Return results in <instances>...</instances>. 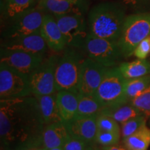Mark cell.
<instances>
[{"instance_id":"6da1fadb","label":"cell","mask_w":150,"mask_h":150,"mask_svg":"<svg viewBox=\"0 0 150 150\" xmlns=\"http://www.w3.org/2000/svg\"><path fill=\"white\" fill-rule=\"evenodd\" d=\"M45 125L35 96L0 100L1 150L42 149Z\"/></svg>"},{"instance_id":"7a4b0ae2","label":"cell","mask_w":150,"mask_h":150,"mask_svg":"<svg viewBox=\"0 0 150 150\" xmlns=\"http://www.w3.org/2000/svg\"><path fill=\"white\" fill-rule=\"evenodd\" d=\"M125 6L118 1L99 4L88 14V29L93 36L118 41L126 19Z\"/></svg>"},{"instance_id":"3957f363","label":"cell","mask_w":150,"mask_h":150,"mask_svg":"<svg viewBox=\"0 0 150 150\" xmlns=\"http://www.w3.org/2000/svg\"><path fill=\"white\" fill-rule=\"evenodd\" d=\"M85 59L81 54L74 49L65 50L56 65V91H69L79 93L82 65Z\"/></svg>"},{"instance_id":"277c9868","label":"cell","mask_w":150,"mask_h":150,"mask_svg":"<svg viewBox=\"0 0 150 150\" xmlns=\"http://www.w3.org/2000/svg\"><path fill=\"white\" fill-rule=\"evenodd\" d=\"M150 35V13H140L125 19L118 43L123 56L128 58L137 46Z\"/></svg>"},{"instance_id":"5b68a950","label":"cell","mask_w":150,"mask_h":150,"mask_svg":"<svg viewBox=\"0 0 150 150\" xmlns=\"http://www.w3.org/2000/svg\"><path fill=\"white\" fill-rule=\"evenodd\" d=\"M127 81L119 67L108 68L95 97L103 107L125 104L129 102L126 95Z\"/></svg>"},{"instance_id":"8992f818","label":"cell","mask_w":150,"mask_h":150,"mask_svg":"<svg viewBox=\"0 0 150 150\" xmlns=\"http://www.w3.org/2000/svg\"><path fill=\"white\" fill-rule=\"evenodd\" d=\"M88 59L107 67H113L122 56L118 41H113L88 34L81 47Z\"/></svg>"},{"instance_id":"52a82bcc","label":"cell","mask_w":150,"mask_h":150,"mask_svg":"<svg viewBox=\"0 0 150 150\" xmlns=\"http://www.w3.org/2000/svg\"><path fill=\"white\" fill-rule=\"evenodd\" d=\"M31 95L29 75L0 63V99L20 98Z\"/></svg>"},{"instance_id":"ba28073f","label":"cell","mask_w":150,"mask_h":150,"mask_svg":"<svg viewBox=\"0 0 150 150\" xmlns=\"http://www.w3.org/2000/svg\"><path fill=\"white\" fill-rule=\"evenodd\" d=\"M45 15V13L37 5L21 16L10 20L2 32L4 39H13L40 33Z\"/></svg>"},{"instance_id":"9c48e42d","label":"cell","mask_w":150,"mask_h":150,"mask_svg":"<svg viewBox=\"0 0 150 150\" xmlns=\"http://www.w3.org/2000/svg\"><path fill=\"white\" fill-rule=\"evenodd\" d=\"M59 59L51 56L45 59L41 64L29 74L31 94L33 96L56 93L55 72Z\"/></svg>"},{"instance_id":"30bf717a","label":"cell","mask_w":150,"mask_h":150,"mask_svg":"<svg viewBox=\"0 0 150 150\" xmlns=\"http://www.w3.org/2000/svg\"><path fill=\"white\" fill-rule=\"evenodd\" d=\"M53 16L64 37L67 46L71 48H81L89 34L83 15L68 14Z\"/></svg>"},{"instance_id":"8fae6325","label":"cell","mask_w":150,"mask_h":150,"mask_svg":"<svg viewBox=\"0 0 150 150\" xmlns=\"http://www.w3.org/2000/svg\"><path fill=\"white\" fill-rule=\"evenodd\" d=\"M108 68L91 59H86L82 65L79 83V95L95 96Z\"/></svg>"},{"instance_id":"7c38bea8","label":"cell","mask_w":150,"mask_h":150,"mask_svg":"<svg viewBox=\"0 0 150 150\" xmlns=\"http://www.w3.org/2000/svg\"><path fill=\"white\" fill-rule=\"evenodd\" d=\"M0 63H4L24 74L29 75L41 64L45 58L44 54L11 51L1 49Z\"/></svg>"},{"instance_id":"4fadbf2b","label":"cell","mask_w":150,"mask_h":150,"mask_svg":"<svg viewBox=\"0 0 150 150\" xmlns=\"http://www.w3.org/2000/svg\"><path fill=\"white\" fill-rule=\"evenodd\" d=\"M38 6L45 13L52 16L81 14L88 9L87 0H42Z\"/></svg>"},{"instance_id":"5bb4252c","label":"cell","mask_w":150,"mask_h":150,"mask_svg":"<svg viewBox=\"0 0 150 150\" xmlns=\"http://www.w3.org/2000/svg\"><path fill=\"white\" fill-rule=\"evenodd\" d=\"M47 46L40 33H36L27 36L4 40L1 45V49L45 55Z\"/></svg>"},{"instance_id":"9a60e30c","label":"cell","mask_w":150,"mask_h":150,"mask_svg":"<svg viewBox=\"0 0 150 150\" xmlns=\"http://www.w3.org/2000/svg\"><path fill=\"white\" fill-rule=\"evenodd\" d=\"M96 115L90 117H74L69 122H64L70 136L83 140L88 145L95 142L97 132Z\"/></svg>"},{"instance_id":"2e32d148","label":"cell","mask_w":150,"mask_h":150,"mask_svg":"<svg viewBox=\"0 0 150 150\" xmlns=\"http://www.w3.org/2000/svg\"><path fill=\"white\" fill-rule=\"evenodd\" d=\"M40 33L42 35L47 45L54 52H59L66 47L65 40L60 30L56 19L52 15L44 16Z\"/></svg>"},{"instance_id":"e0dca14e","label":"cell","mask_w":150,"mask_h":150,"mask_svg":"<svg viewBox=\"0 0 150 150\" xmlns=\"http://www.w3.org/2000/svg\"><path fill=\"white\" fill-rule=\"evenodd\" d=\"M69 136L70 134L63 122L47 125L42 134V149L63 147Z\"/></svg>"},{"instance_id":"ac0fdd59","label":"cell","mask_w":150,"mask_h":150,"mask_svg":"<svg viewBox=\"0 0 150 150\" xmlns=\"http://www.w3.org/2000/svg\"><path fill=\"white\" fill-rule=\"evenodd\" d=\"M79 94L69 91L56 93V101L60 115L63 122L72 120L76 115Z\"/></svg>"},{"instance_id":"d6986e66","label":"cell","mask_w":150,"mask_h":150,"mask_svg":"<svg viewBox=\"0 0 150 150\" xmlns=\"http://www.w3.org/2000/svg\"><path fill=\"white\" fill-rule=\"evenodd\" d=\"M36 0H1V16L10 21L36 6Z\"/></svg>"},{"instance_id":"ffe728a7","label":"cell","mask_w":150,"mask_h":150,"mask_svg":"<svg viewBox=\"0 0 150 150\" xmlns=\"http://www.w3.org/2000/svg\"><path fill=\"white\" fill-rule=\"evenodd\" d=\"M35 97L38 102L41 115L45 126L52 123L63 122L56 101V93Z\"/></svg>"},{"instance_id":"44dd1931","label":"cell","mask_w":150,"mask_h":150,"mask_svg":"<svg viewBox=\"0 0 150 150\" xmlns=\"http://www.w3.org/2000/svg\"><path fill=\"white\" fill-rule=\"evenodd\" d=\"M103 115L109 116L114 119L117 122L123 124L129 120L144 115L140 110L133 105L130 102L125 104L115 105L104 107L99 112Z\"/></svg>"},{"instance_id":"7402d4cb","label":"cell","mask_w":150,"mask_h":150,"mask_svg":"<svg viewBox=\"0 0 150 150\" xmlns=\"http://www.w3.org/2000/svg\"><path fill=\"white\" fill-rule=\"evenodd\" d=\"M119 69L126 79H134L150 74V62L145 59L125 62L120 65Z\"/></svg>"},{"instance_id":"603a6c76","label":"cell","mask_w":150,"mask_h":150,"mask_svg":"<svg viewBox=\"0 0 150 150\" xmlns=\"http://www.w3.org/2000/svg\"><path fill=\"white\" fill-rule=\"evenodd\" d=\"M122 140L127 150H147L150 145V129L147 126L143 127Z\"/></svg>"},{"instance_id":"cb8c5ba5","label":"cell","mask_w":150,"mask_h":150,"mask_svg":"<svg viewBox=\"0 0 150 150\" xmlns=\"http://www.w3.org/2000/svg\"><path fill=\"white\" fill-rule=\"evenodd\" d=\"M104 108L95 96L79 95L76 117H90L98 115ZM75 116V117H76Z\"/></svg>"},{"instance_id":"d4e9b609","label":"cell","mask_w":150,"mask_h":150,"mask_svg":"<svg viewBox=\"0 0 150 150\" xmlns=\"http://www.w3.org/2000/svg\"><path fill=\"white\" fill-rule=\"evenodd\" d=\"M150 86V74L142 77L127 79L126 84V95L130 102L135 97L145 91Z\"/></svg>"},{"instance_id":"484cf974","label":"cell","mask_w":150,"mask_h":150,"mask_svg":"<svg viewBox=\"0 0 150 150\" xmlns=\"http://www.w3.org/2000/svg\"><path fill=\"white\" fill-rule=\"evenodd\" d=\"M146 122L147 117L145 115H141L122 124L120 129L122 140L126 139L127 138L139 131L143 127L146 126Z\"/></svg>"},{"instance_id":"4316f807","label":"cell","mask_w":150,"mask_h":150,"mask_svg":"<svg viewBox=\"0 0 150 150\" xmlns=\"http://www.w3.org/2000/svg\"><path fill=\"white\" fill-rule=\"evenodd\" d=\"M130 102L147 117H150V86Z\"/></svg>"},{"instance_id":"83f0119b","label":"cell","mask_w":150,"mask_h":150,"mask_svg":"<svg viewBox=\"0 0 150 150\" xmlns=\"http://www.w3.org/2000/svg\"><path fill=\"white\" fill-rule=\"evenodd\" d=\"M120 134L97 129L95 142L102 145V147L117 145L120 139Z\"/></svg>"},{"instance_id":"f1b7e54d","label":"cell","mask_w":150,"mask_h":150,"mask_svg":"<svg viewBox=\"0 0 150 150\" xmlns=\"http://www.w3.org/2000/svg\"><path fill=\"white\" fill-rule=\"evenodd\" d=\"M97 129L105 131H110L121 134L119 123L109 116L99 113L97 117Z\"/></svg>"},{"instance_id":"f546056e","label":"cell","mask_w":150,"mask_h":150,"mask_svg":"<svg viewBox=\"0 0 150 150\" xmlns=\"http://www.w3.org/2000/svg\"><path fill=\"white\" fill-rule=\"evenodd\" d=\"M88 145L86 142L70 135L63 147L64 150H85Z\"/></svg>"},{"instance_id":"4dcf8cb0","label":"cell","mask_w":150,"mask_h":150,"mask_svg":"<svg viewBox=\"0 0 150 150\" xmlns=\"http://www.w3.org/2000/svg\"><path fill=\"white\" fill-rule=\"evenodd\" d=\"M150 52V36L145 38L137 46L134 54L138 59H145Z\"/></svg>"},{"instance_id":"1f68e13d","label":"cell","mask_w":150,"mask_h":150,"mask_svg":"<svg viewBox=\"0 0 150 150\" xmlns=\"http://www.w3.org/2000/svg\"><path fill=\"white\" fill-rule=\"evenodd\" d=\"M118 2L122 4L125 6L134 8H140L147 6L150 4V0H117Z\"/></svg>"},{"instance_id":"d6a6232c","label":"cell","mask_w":150,"mask_h":150,"mask_svg":"<svg viewBox=\"0 0 150 150\" xmlns=\"http://www.w3.org/2000/svg\"><path fill=\"white\" fill-rule=\"evenodd\" d=\"M102 148L103 150H127L125 147L118 145L108 146V147H102Z\"/></svg>"},{"instance_id":"836d02e7","label":"cell","mask_w":150,"mask_h":150,"mask_svg":"<svg viewBox=\"0 0 150 150\" xmlns=\"http://www.w3.org/2000/svg\"><path fill=\"white\" fill-rule=\"evenodd\" d=\"M44 150H64V149H63V147H55V148H52V149H44Z\"/></svg>"},{"instance_id":"e575fe53","label":"cell","mask_w":150,"mask_h":150,"mask_svg":"<svg viewBox=\"0 0 150 150\" xmlns=\"http://www.w3.org/2000/svg\"><path fill=\"white\" fill-rule=\"evenodd\" d=\"M95 149H96V147H93V146L89 145L87 147H86V149L85 150H95Z\"/></svg>"},{"instance_id":"d590c367","label":"cell","mask_w":150,"mask_h":150,"mask_svg":"<svg viewBox=\"0 0 150 150\" xmlns=\"http://www.w3.org/2000/svg\"><path fill=\"white\" fill-rule=\"evenodd\" d=\"M30 150H44L42 148H38V149H30Z\"/></svg>"},{"instance_id":"8d00e7d4","label":"cell","mask_w":150,"mask_h":150,"mask_svg":"<svg viewBox=\"0 0 150 150\" xmlns=\"http://www.w3.org/2000/svg\"><path fill=\"white\" fill-rule=\"evenodd\" d=\"M95 150H103L102 148H96V149Z\"/></svg>"},{"instance_id":"74e56055","label":"cell","mask_w":150,"mask_h":150,"mask_svg":"<svg viewBox=\"0 0 150 150\" xmlns=\"http://www.w3.org/2000/svg\"><path fill=\"white\" fill-rule=\"evenodd\" d=\"M36 1H37V2H38V4L39 2H40V1H42V0H36Z\"/></svg>"}]
</instances>
